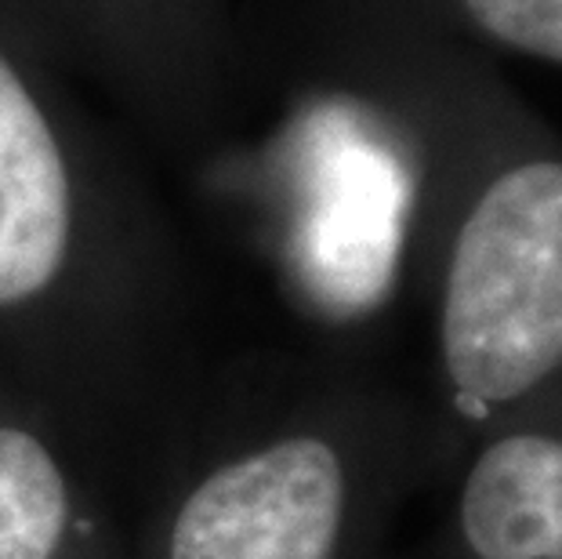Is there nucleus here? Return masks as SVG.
Wrapping results in <instances>:
<instances>
[{
    "mask_svg": "<svg viewBox=\"0 0 562 559\" xmlns=\"http://www.w3.org/2000/svg\"><path fill=\"white\" fill-rule=\"evenodd\" d=\"M464 4L497 41L562 63V0H464Z\"/></svg>",
    "mask_w": 562,
    "mask_h": 559,
    "instance_id": "423d86ee",
    "label": "nucleus"
},
{
    "mask_svg": "<svg viewBox=\"0 0 562 559\" xmlns=\"http://www.w3.org/2000/svg\"><path fill=\"white\" fill-rule=\"evenodd\" d=\"M442 364L472 407L519 400L562 367V164L505 171L464 219L442 294Z\"/></svg>",
    "mask_w": 562,
    "mask_h": 559,
    "instance_id": "f257e3e1",
    "label": "nucleus"
},
{
    "mask_svg": "<svg viewBox=\"0 0 562 559\" xmlns=\"http://www.w3.org/2000/svg\"><path fill=\"white\" fill-rule=\"evenodd\" d=\"M461 534L475 559H562V439L490 444L464 480Z\"/></svg>",
    "mask_w": 562,
    "mask_h": 559,
    "instance_id": "20e7f679",
    "label": "nucleus"
},
{
    "mask_svg": "<svg viewBox=\"0 0 562 559\" xmlns=\"http://www.w3.org/2000/svg\"><path fill=\"white\" fill-rule=\"evenodd\" d=\"M69 178L26 85L0 58V309L41 294L69 247Z\"/></svg>",
    "mask_w": 562,
    "mask_h": 559,
    "instance_id": "7ed1b4c3",
    "label": "nucleus"
},
{
    "mask_svg": "<svg viewBox=\"0 0 562 559\" xmlns=\"http://www.w3.org/2000/svg\"><path fill=\"white\" fill-rule=\"evenodd\" d=\"M69 516L66 480L33 433L0 429V559H55Z\"/></svg>",
    "mask_w": 562,
    "mask_h": 559,
    "instance_id": "39448f33",
    "label": "nucleus"
},
{
    "mask_svg": "<svg viewBox=\"0 0 562 559\" xmlns=\"http://www.w3.org/2000/svg\"><path fill=\"white\" fill-rule=\"evenodd\" d=\"M345 466L316 436L280 439L211 472L182 505L171 559H334Z\"/></svg>",
    "mask_w": 562,
    "mask_h": 559,
    "instance_id": "f03ea898",
    "label": "nucleus"
}]
</instances>
